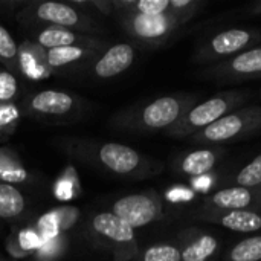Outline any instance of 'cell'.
Listing matches in <instances>:
<instances>
[{
	"label": "cell",
	"mask_w": 261,
	"mask_h": 261,
	"mask_svg": "<svg viewBox=\"0 0 261 261\" xmlns=\"http://www.w3.org/2000/svg\"><path fill=\"white\" fill-rule=\"evenodd\" d=\"M0 58L5 61L6 66H14L18 69L17 58H18V46L12 35L0 24Z\"/></svg>",
	"instance_id": "obj_26"
},
{
	"label": "cell",
	"mask_w": 261,
	"mask_h": 261,
	"mask_svg": "<svg viewBox=\"0 0 261 261\" xmlns=\"http://www.w3.org/2000/svg\"><path fill=\"white\" fill-rule=\"evenodd\" d=\"M261 206V187H226L203 199L202 211H239Z\"/></svg>",
	"instance_id": "obj_11"
},
{
	"label": "cell",
	"mask_w": 261,
	"mask_h": 261,
	"mask_svg": "<svg viewBox=\"0 0 261 261\" xmlns=\"http://www.w3.org/2000/svg\"><path fill=\"white\" fill-rule=\"evenodd\" d=\"M135 46L128 43H118L102 50L93 61V75L101 80H109L125 72L135 61Z\"/></svg>",
	"instance_id": "obj_13"
},
{
	"label": "cell",
	"mask_w": 261,
	"mask_h": 261,
	"mask_svg": "<svg viewBox=\"0 0 261 261\" xmlns=\"http://www.w3.org/2000/svg\"><path fill=\"white\" fill-rule=\"evenodd\" d=\"M26 211V199L23 193L9 184L0 182V219L12 220Z\"/></svg>",
	"instance_id": "obj_20"
},
{
	"label": "cell",
	"mask_w": 261,
	"mask_h": 261,
	"mask_svg": "<svg viewBox=\"0 0 261 261\" xmlns=\"http://www.w3.org/2000/svg\"><path fill=\"white\" fill-rule=\"evenodd\" d=\"M197 102L199 98L193 93L159 96L150 102L139 104L119 113L115 118V124L124 130L138 133H165Z\"/></svg>",
	"instance_id": "obj_1"
},
{
	"label": "cell",
	"mask_w": 261,
	"mask_h": 261,
	"mask_svg": "<svg viewBox=\"0 0 261 261\" xmlns=\"http://www.w3.org/2000/svg\"><path fill=\"white\" fill-rule=\"evenodd\" d=\"M194 217L202 222L219 225L237 234H251L261 231V206L239 211H202L197 210Z\"/></svg>",
	"instance_id": "obj_12"
},
{
	"label": "cell",
	"mask_w": 261,
	"mask_h": 261,
	"mask_svg": "<svg viewBox=\"0 0 261 261\" xmlns=\"http://www.w3.org/2000/svg\"><path fill=\"white\" fill-rule=\"evenodd\" d=\"M223 156L220 148H197L176 159V173L187 177H202L210 174Z\"/></svg>",
	"instance_id": "obj_15"
},
{
	"label": "cell",
	"mask_w": 261,
	"mask_h": 261,
	"mask_svg": "<svg viewBox=\"0 0 261 261\" xmlns=\"http://www.w3.org/2000/svg\"><path fill=\"white\" fill-rule=\"evenodd\" d=\"M141 261H182V251L179 245L158 243L142 252Z\"/></svg>",
	"instance_id": "obj_25"
},
{
	"label": "cell",
	"mask_w": 261,
	"mask_h": 261,
	"mask_svg": "<svg viewBox=\"0 0 261 261\" xmlns=\"http://www.w3.org/2000/svg\"><path fill=\"white\" fill-rule=\"evenodd\" d=\"M92 158L109 173L125 177H147L159 173L161 165L148 161L135 148L118 144L104 142L93 148Z\"/></svg>",
	"instance_id": "obj_8"
},
{
	"label": "cell",
	"mask_w": 261,
	"mask_h": 261,
	"mask_svg": "<svg viewBox=\"0 0 261 261\" xmlns=\"http://www.w3.org/2000/svg\"><path fill=\"white\" fill-rule=\"evenodd\" d=\"M249 98L248 90H223L205 101L194 104L173 127H170L165 135L171 138H190L194 133L206 128L208 125L219 121L222 116L240 109Z\"/></svg>",
	"instance_id": "obj_2"
},
{
	"label": "cell",
	"mask_w": 261,
	"mask_h": 261,
	"mask_svg": "<svg viewBox=\"0 0 261 261\" xmlns=\"http://www.w3.org/2000/svg\"><path fill=\"white\" fill-rule=\"evenodd\" d=\"M18 69L29 80H44L52 70L46 61V50L34 41H24L18 46Z\"/></svg>",
	"instance_id": "obj_19"
},
{
	"label": "cell",
	"mask_w": 261,
	"mask_h": 261,
	"mask_svg": "<svg viewBox=\"0 0 261 261\" xmlns=\"http://www.w3.org/2000/svg\"><path fill=\"white\" fill-rule=\"evenodd\" d=\"M18 118V112L15 109V106L9 104H0V130H3L5 127H12V124L17 122Z\"/></svg>",
	"instance_id": "obj_31"
},
{
	"label": "cell",
	"mask_w": 261,
	"mask_h": 261,
	"mask_svg": "<svg viewBox=\"0 0 261 261\" xmlns=\"http://www.w3.org/2000/svg\"><path fill=\"white\" fill-rule=\"evenodd\" d=\"M202 76L220 84H234L261 78V46L258 44L219 64L205 67Z\"/></svg>",
	"instance_id": "obj_10"
},
{
	"label": "cell",
	"mask_w": 261,
	"mask_h": 261,
	"mask_svg": "<svg viewBox=\"0 0 261 261\" xmlns=\"http://www.w3.org/2000/svg\"><path fill=\"white\" fill-rule=\"evenodd\" d=\"M55 194H57L58 199H63V200L73 197V194H75V191H73V180L69 179V177L60 179L57 182V185H55Z\"/></svg>",
	"instance_id": "obj_32"
},
{
	"label": "cell",
	"mask_w": 261,
	"mask_h": 261,
	"mask_svg": "<svg viewBox=\"0 0 261 261\" xmlns=\"http://www.w3.org/2000/svg\"><path fill=\"white\" fill-rule=\"evenodd\" d=\"M0 261H2V260H0Z\"/></svg>",
	"instance_id": "obj_34"
},
{
	"label": "cell",
	"mask_w": 261,
	"mask_h": 261,
	"mask_svg": "<svg viewBox=\"0 0 261 261\" xmlns=\"http://www.w3.org/2000/svg\"><path fill=\"white\" fill-rule=\"evenodd\" d=\"M246 9H248L246 14H249V15H260L261 17V0L260 2H255V3H251Z\"/></svg>",
	"instance_id": "obj_33"
},
{
	"label": "cell",
	"mask_w": 261,
	"mask_h": 261,
	"mask_svg": "<svg viewBox=\"0 0 261 261\" xmlns=\"http://www.w3.org/2000/svg\"><path fill=\"white\" fill-rule=\"evenodd\" d=\"M43 243L44 242L37 229L26 228L21 229L18 236L12 239V242H8V251L12 254V257H24L29 254H35Z\"/></svg>",
	"instance_id": "obj_22"
},
{
	"label": "cell",
	"mask_w": 261,
	"mask_h": 261,
	"mask_svg": "<svg viewBox=\"0 0 261 261\" xmlns=\"http://www.w3.org/2000/svg\"><path fill=\"white\" fill-rule=\"evenodd\" d=\"M66 237L63 234H60L58 237L47 240L41 245V248L35 252V257L38 258V261H52L57 260L58 257H61L64 248H66Z\"/></svg>",
	"instance_id": "obj_27"
},
{
	"label": "cell",
	"mask_w": 261,
	"mask_h": 261,
	"mask_svg": "<svg viewBox=\"0 0 261 261\" xmlns=\"http://www.w3.org/2000/svg\"><path fill=\"white\" fill-rule=\"evenodd\" d=\"M18 90V84L15 76L6 70V69H0V104H9Z\"/></svg>",
	"instance_id": "obj_29"
},
{
	"label": "cell",
	"mask_w": 261,
	"mask_h": 261,
	"mask_svg": "<svg viewBox=\"0 0 261 261\" xmlns=\"http://www.w3.org/2000/svg\"><path fill=\"white\" fill-rule=\"evenodd\" d=\"M231 187L258 188L261 187V154L255 156L248 165L239 170L231 179Z\"/></svg>",
	"instance_id": "obj_24"
},
{
	"label": "cell",
	"mask_w": 261,
	"mask_h": 261,
	"mask_svg": "<svg viewBox=\"0 0 261 261\" xmlns=\"http://www.w3.org/2000/svg\"><path fill=\"white\" fill-rule=\"evenodd\" d=\"M112 213L133 229L148 226L164 216L162 199L154 191L127 194L112 205Z\"/></svg>",
	"instance_id": "obj_9"
},
{
	"label": "cell",
	"mask_w": 261,
	"mask_h": 261,
	"mask_svg": "<svg viewBox=\"0 0 261 261\" xmlns=\"http://www.w3.org/2000/svg\"><path fill=\"white\" fill-rule=\"evenodd\" d=\"M23 24H35L43 28H61L76 32H95L98 24L84 12L70 3L61 2H31L17 15Z\"/></svg>",
	"instance_id": "obj_4"
},
{
	"label": "cell",
	"mask_w": 261,
	"mask_h": 261,
	"mask_svg": "<svg viewBox=\"0 0 261 261\" xmlns=\"http://www.w3.org/2000/svg\"><path fill=\"white\" fill-rule=\"evenodd\" d=\"M34 40L44 50L69 46H87L102 50V47L106 46L101 40L90 34H81L76 31L61 28H41L38 32H35Z\"/></svg>",
	"instance_id": "obj_14"
},
{
	"label": "cell",
	"mask_w": 261,
	"mask_h": 261,
	"mask_svg": "<svg viewBox=\"0 0 261 261\" xmlns=\"http://www.w3.org/2000/svg\"><path fill=\"white\" fill-rule=\"evenodd\" d=\"M217 249L219 240L216 236L200 229H190L185 231L180 246L182 261H208L216 255Z\"/></svg>",
	"instance_id": "obj_18"
},
{
	"label": "cell",
	"mask_w": 261,
	"mask_h": 261,
	"mask_svg": "<svg viewBox=\"0 0 261 261\" xmlns=\"http://www.w3.org/2000/svg\"><path fill=\"white\" fill-rule=\"evenodd\" d=\"M29 174L12 151L0 148V182L17 185L24 184Z\"/></svg>",
	"instance_id": "obj_21"
},
{
	"label": "cell",
	"mask_w": 261,
	"mask_h": 261,
	"mask_svg": "<svg viewBox=\"0 0 261 261\" xmlns=\"http://www.w3.org/2000/svg\"><path fill=\"white\" fill-rule=\"evenodd\" d=\"M119 21L125 29V32L133 40H136L144 46L158 47L176 38L182 31V28H185L191 20L173 14L144 15V14L119 12Z\"/></svg>",
	"instance_id": "obj_5"
},
{
	"label": "cell",
	"mask_w": 261,
	"mask_h": 261,
	"mask_svg": "<svg viewBox=\"0 0 261 261\" xmlns=\"http://www.w3.org/2000/svg\"><path fill=\"white\" fill-rule=\"evenodd\" d=\"M226 261H261V234L237 242L228 251Z\"/></svg>",
	"instance_id": "obj_23"
},
{
	"label": "cell",
	"mask_w": 261,
	"mask_h": 261,
	"mask_svg": "<svg viewBox=\"0 0 261 261\" xmlns=\"http://www.w3.org/2000/svg\"><path fill=\"white\" fill-rule=\"evenodd\" d=\"M261 132V106L232 110L214 124L190 136V141L202 147H219L239 139L255 136Z\"/></svg>",
	"instance_id": "obj_3"
},
{
	"label": "cell",
	"mask_w": 261,
	"mask_h": 261,
	"mask_svg": "<svg viewBox=\"0 0 261 261\" xmlns=\"http://www.w3.org/2000/svg\"><path fill=\"white\" fill-rule=\"evenodd\" d=\"M101 49L87 47V46H69V47H57L46 50V61L50 70H69L76 66L90 63L95 57L101 54ZM95 61V60H93Z\"/></svg>",
	"instance_id": "obj_17"
},
{
	"label": "cell",
	"mask_w": 261,
	"mask_h": 261,
	"mask_svg": "<svg viewBox=\"0 0 261 261\" xmlns=\"http://www.w3.org/2000/svg\"><path fill=\"white\" fill-rule=\"evenodd\" d=\"M261 41V29L257 28H229L200 44L191 60L196 64L214 66L243 50L258 46Z\"/></svg>",
	"instance_id": "obj_7"
},
{
	"label": "cell",
	"mask_w": 261,
	"mask_h": 261,
	"mask_svg": "<svg viewBox=\"0 0 261 261\" xmlns=\"http://www.w3.org/2000/svg\"><path fill=\"white\" fill-rule=\"evenodd\" d=\"M76 106L75 96L60 90H41L34 93L29 99V110L40 116H66L73 112Z\"/></svg>",
	"instance_id": "obj_16"
},
{
	"label": "cell",
	"mask_w": 261,
	"mask_h": 261,
	"mask_svg": "<svg viewBox=\"0 0 261 261\" xmlns=\"http://www.w3.org/2000/svg\"><path fill=\"white\" fill-rule=\"evenodd\" d=\"M37 231L41 236L43 242L52 240L55 237H58L61 234L60 231V223H58V217L55 210L50 213H46L44 216H41L37 222Z\"/></svg>",
	"instance_id": "obj_28"
},
{
	"label": "cell",
	"mask_w": 261,
	"mask_h": 261,
	"mask_svg": "<svg viewBox=\"0 0 261 261\" xmlns=\"http://www.w3.org/2000/svg\"><path fill=\"white\" fill-rule=\"evenodd\" d=\"M90 236L99 248L112 252L116 261H128L139 254L135 229L112 211L98 213L92 217Z\"/></svg>",
	"instance_id": "obj_6"
},
{
	"label": "cell",
	"mask_w": 261,
	"mask_h": 261,
	"mask_svg": "<svg viewBox=\"0 0 261 261\" xmlns=\"http://www.w3.org/2000/svg\"><path fill=\"white\" fill-rule=\"evenodd\" d=\"M57 217H58V223H60V231H69L75 222L78 220V210L72 208V206H63V208H57L55 210Z\"/></svg>",
	"instance_id": "obj_30"
}]
</instances>
